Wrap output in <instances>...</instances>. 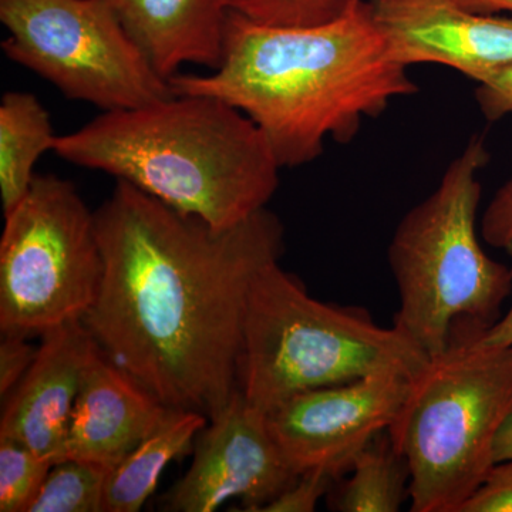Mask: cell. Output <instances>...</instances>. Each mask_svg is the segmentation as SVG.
<instances>
[{
    "label": "cell",
    "instance_id": "cell-17",
    "mask_svg": "<svg viewBox=\"0 0 512 512\" xmlns=\"http://www.w3.org/2000/svg\"><path fill=\"white\" fill-rule=\"evenodd\" d=\"M349 473L330 497L333 511L397 512L409 498V464L394 446L389 429L360 451Z\"/></svg>",
    "mask_w": 512,
    "mask_h": 512
},
{
    "label": "cell",
    "instance_id": "cell-8",
    "mask_svg": "<svg viewBox=\"0 0 512 512\" xmlns=\"http://www.w3.org/2000/svg\"><path fill=\"white\" fill-rule=\"evenodd\" d=\"M0 20L3 53L67 99L116 111L174 94L101 0H0Z\"/></svg>",
    "mask_w": 512,
    "mask_h": 512
},
{
    "label": "cell",
    "instance_id": "cell-7",
    "mask_svg": "<svg viewBox=\"0 0 512 512\" xmlns=\"http://www.w3.org/2000/svg\"><path fill=\"white\" fill-rule=\"evenodd\" d=\"M104 262L96 218L70 181L36 174L5 215L0 239V329L49 332L92 308Z\"/></svg>",
    "mask_w": 512,
    "mask_h": 512
},
{
    "label": "cell",
    "instance_id": "cell-16",
    "mask_svg": "<svg viewBox=\"0 0 512 512\" xmlns=\"http://www.w3.org/2000/svg\"><path fill=\"white\" fill-rule=\"evenodd\" d=\"M52 119L35 94L8 92L0 101V192L9 214L28 194L37 160L55 151Z\"/></svg>",
    "mask_w": 512,
    "mask_h": 512
},
{
    "label": "cell",
    "instance_id": "cell-10",
    "mask_svg": "<svg viewBox=\"0 0 512 512\" xmlns=\"http://www.w3.org/2000/svg\"><path fill=\"white\" fill-rule=\"evenodd\" d=\"M191 467L163 495L161 511L212 512L229 500L259 512L299 477L286 463L266 413L237 390L195 439Z\"/></svg>",
    "mask_w": 512,
    "mask_h": 512
},
{
    "label": "cell",
    "instance_id": "cell-19",
    "mask_svg": "<svg viewBox=\"0 0 512 512\" xmlns=\"http://www.w3.org/2000/svg\"><path fill=\"white\" fill-rule=\"evenodd\" d=\"M231 12L269 28L301 29L328 25L359 0H225Z\"/></svg>",
    "mask_w": 512,
    "mask_h": 512
},
{
    "label": "cell",
    "instance_id": "cell-23",
    "mask_svg": "<svg viewBox=\"0 0 512 512\" xmlns=\"http://www.w3.org/2000/svg\"><path fill=\"white\" fill-rule=\"evenodd\" d=\"M28 336L3 333L0 342V396L2 402L18 386L35 362L37 349Z\"/></svg>",
    "mask_w": 512,
    "mask_h": 512
},
{
    "label": "cell",
    "instance_id": "cell-3",
    "mask_svg": "<svg viewBox=\"0 0 512 512\" xmlns=\"http://www.w3.org/2000/svg\"><path fill=\"white\" fill-rule=\"evenodd\" d=\"M53 153L221 229L264 210L282 168L247 114L204 94L103 111L57 137Z\"/></svg>",
    "mask_w": 512,
    "mask_h": 512
},
{
    "label": "cell",
    "instance_id": "cell-26",
    "mask_svg": "<svg viewBox=\"0 0 512 512\" xmlns=\"http://www.w3.org/2000/svg\"><path fill=\"white\" fill-rule=\"evenodd\" d=\"M484 339L494 345L512 348V305L503 318L483 330Z\"/></svg>",
    "mask_w": 512,
    "mask_h": 512
},
{
    "label": "cell",
    "instance_id": "cell-11",
    "mask_svg": "<svg viewBox=\"0 0 512 512\" xmlns=\"http://www.w3.org/2000/svg\"><path fill=\"white\" fill-rule=\"evenodd\" d=\"M370 9L406 67L443 64L483 84L512 64V18L474 13L457 0H373Z\"/></svg>",
    "mask_w": 512,
    "mask_h": 512
},
{
    "label": "cell",
    "instance_id": "cell-9",
    "mask_svg": "<svg viewBox=\"0 0 512 512\" xmlns=\"http://www.w3.org/2000/svg\"><path fill=\"white\" fill-rule=\"evenodd\" d=\"M412 380L376 375L296 394L266 414L269 431L296 474L320 470L339 480L392 426Z\"/></svg>",
    "mask_w": 512,
    "mask_h": 512
},
{
    "label": "cell",
    "instance_id": "cell-14",
    "mask_svg": "<svg viewBox=\"0 0 512 512\" xmlns=\"http://www.w3.org/2000/svg\"><path fill=\"white\" fill-rule=\"evenodd\" d=\"M153 69L170 82L184 64L215 70L224 56L225 0H101Z\"/></svg>",
    "mask_w": 512,
    "mask_h": 512
},
{
    "label": "cell",
    "instance_id": "cell-24",
    "mask_svg": "<svg viewBox=\"0 0 512 512\" xmlns=\"http://www.w3.org/2000/svg\"><path fill=\"white\" fill-rule=\"evenodd\" d=\"M481 237L512 259V178L488 204L481 220Z\"/></svg>",
    "mask_w": 512,
    "mask_h": 512
},
{
    "label": "cell",
    "instance_id": "cell-27",
    "mask_svg": "<svg viewBox=\"0 0 512 512\" xmlns=\"http://www.w3.org/2000/svg\"><path fill=\"white\" fill-rule=\"evenodd\" d=\"M463 8L481 15H495L500 12L512 13V0H457Z\"/></svg>",
    "mask_w": 512,
    "mask_h": 512
},
{
    "label": "cell",
    "instance_id": "cell-12",
    "mask_svg": "<svg viewBox=\"0 0 512 512\" xmlns=\"http://www.w3.org/2000/svg\"><path fill=\"white\" fill-rule=\"evenodd\" d=\"M96 350L82 319L43 333L35 362L3 400L0 436L26 444L53 464L64 460L74 403Z\"/></svg>",
    "mask_w": 512,
    "mask_h": 512
},
{
    "label": "cell",
    "instance_id": "cell-28",
    "mask_svg": "<svg viewBox=\"0 0 512 512\" xmlns=\"http://www.w3.org/2000/svg\"><path fill=\"white\" fill-rule=\"evenodd\" d=\"M494 457L495 463L512 458V414L498 434Z\"/></svg>",
    "mask_w": 512,
    "mask_h": 512
},
{
    "label": "cell",
    "instance_id": "cell-20",
    "mask_svg": "<svg viewBox=\"0 0 512 512\" xmlns=\"http://www.w3.org/2000/svg\"><path fill=\"white\" fill-rule=\"evenodd\" d=\"M52 466L26 444L0 436V512H25Z\"/></svg>",
    "mask_w": 512,
    "mask_h": 512
},
{
    "label": "cell",
    "instance_id": "cell-5",
    "mask_svg": "<svg viewBox=\"0 0 512 512\" xmlns=\"http://www.w3.org/2000/svg\"><path fill=\"white\" fill-rule=\"evenodd\" d=\"M484 326H457L450 343L414 377L389 427L410 468L413 512H458L495 464L498 434L512 414V348Z\"/></svg>",
    "mask_w": 512,
    "mask_h": 512
},
{
    "label": "cell",
    "instance_id": "cell-2",
    "mask_svg": "<svg viewBox=\"0 0 512 512\" xmlns=\"http://www.w3.org/2000/svg\"><path fill=\"white\" fill-rule=\"evenodd\" d=\"M397 62L359 0L316 28H269L229 10L224 56L210 74H177L174 93L204 94L237 107L264 134L282 168L322 156L328 138L349 143L363 120L419 87Z\"/></svg>",
    "mask_w": 512,
    "mask_h": 512
},
{
    "label": "cell",
    "instance_id": "cell-13",
    "mask_svg": "<svg viewBox=\"0 0 512 512\" xmlns=\"http://www.w3.org/2000/svg\"><path fill=\"white\" fill-rule=\"evenodd\" d=\"M170 410L97 346L74 403L64 458L86 461L110 473L157 430Z\"/></svg>",
    "mask_w": 512,
    "mask_h": 512
},
{
    "label": "cell",
    "instance_id": "cell-4",
    "mask_svg": "<svg viewBox=\"0 0 512 512\" xmlns=\"http://www.w3.org/2000/svg\"><path fill=\"white\" fill-rule=\"evenodd\" d=\"M430 356L402 330L309 296L279 262L249 291L238 390L268 414L296 394L376 375L414 379Z\"/></svg>",
    "mask_w": 512,
    "mask_h": 512
},
{
    "label": "cell",
    "instance_id": "cell-25",
    "mask_svg": "<svg viewBox=\"0 0 512 512\" xmlns=\"http://www.w3.org/2000/svg\"><path fill=\"white\" fill-rule=\"evenodd\" d=\"M476 99L488 120L512 114V64L487 83L478 84Z\"/></svg>",
    "mask_w": 512,
    "mask_h": 512
},
{
    "label": "cell",
    "instance_id": "cell-15",
    "mask_svg": "<svg viewBox=\"0 0 512 512\" xmlns=\"http://www.w3.org/2000/svg\"><path fill=\"white\" fill-rule=\"evenodd\" d=\"M208 417L173 410L143 443L107 474L103 512H137L156 490L165 467L194 447Z\"/></svg>",
    "mask_w": 512,
    "mask_h": 512
},
{
    "label": "cell",
    "instance_id": "cell-6",
    "mask_svg": "<svg viewBox=\"0 0 512 512\" xmlns=\"http://www.w3.org/2000/svg\"><path fill=\"white\" fill-rule=\"evenodd\" d=\"M487 163L483 138H473L436 191L404 215L390 242L400 296L394 326L430 357L447 348L460 320L491 326L511 292L512 269L478 241V174Z\"/></svg>",
    "mask_w": 512,
    "mask_h": 512
},
{
    "label": "cell",
    "instance_id": "cell-22",
    "mask_svg": "<svg viewBox=\"0 0 512 512\" xmlns=\"http://www.w3.org/2000/svg\"><path fill=\"white\" fill-rule=\"evenodd\" d=\"M458 512H512V458L495 463Z\"/></svg>",
    "mask_w": 512,
    "mask_h": 512
},
{
    "label": "cell",
    "instance_id": "cell-21",
    "mask_svg": "<svg viewBox=\"0 0 512 512\" xmlns=\"http://www.w3.org/2000/svg\"><path fill=\"white\" fill-rule=\"evenodd\" d=\"M336 478L325 471L313 470L299 474V477L271 503L259 512H312L316 510L320 498L332 490Z\"/></svg>",
    "mask_w": 512,
    "mask_h": 512
},
{
    "label": "cell",
    "instance_id": "cell-18",
    "mask_svg": "<svg viewBox=\"0 0 512 512\" xmlns=\"http://www.w3.org/2000/svg\"><path fill=\"white\" fill-rule=\"evenodd\" d=\"M107 474L92 463L64 458L50 468L25 512H103Z\"/></svg>",
    "mask_w": 512,
    "mask_h": 512
},
{
    "label": "cell",
    "instance_id": "cell-1",
    "mask_svg": "<svg viewBox=\"0 0 512 512\" xmlns=\"http://www.w3.org/2000/svg\"><path fill=\"white\" fill-rule=\"evenodd\" d=\"M94 218L104 271L84 326L167 409L214 419L238 390L249 291L281 259V220L264 208L215 228L121 180Z\"/></svg>",
    "mask_w": 512,
    "mask_h": 512
}]
</instances>
